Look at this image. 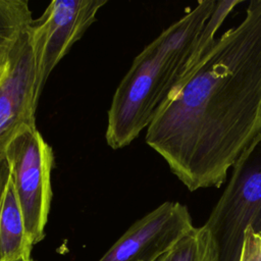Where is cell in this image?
I'll use <instances>...</instances> for the list:
<instances>
[{"mask_svg":"<svg viewBox=\"0 0 261 261\" xmlns=\"http://www.w3.org/2000/svg\"><path fill=\"white\" fill-rule=\"evenodd\" d=\"M33 246L14 187L9 179L0 205V261H23L31 257Z\"/></svg>","mask_w":261,"mask_h":261,"instance_id":"cell-8","label":"cell"},{"mask_svg":"<svg viewBox=\"0 0 261 261\" xmlns=\"http://www.w3.org/2000/svg\"><path fill=\"white\" fill-rule=\"evenodd\" d=\"M260 137L261 0H254L169 96L145 139L193 192L220 187Z\"/></svg>","mask_w":261,"mask_h":261,"instance_id":"cell-1","label":"cell"},{"mask_svg":"<svg viewBox=\"0 0 261 261\" xmlns=\"http://www.w3.org/2000/svg\"><path fill=\"white\" fill-rule=\"evenodd\" d=\"M33 21L25 0H0V63H6L11 49Z\"/></svg>","mask_w":261,"mask_h":261,"instance_id":"cell-9","label":"cell"},{"mask_svg":"<svg viewBox=\"0 0 261 261\" xmlns=\"http://www.w3.org/2000/svg\"><path fill=\"white\" fill-rule=\"evenodd\" d=\"M30 28V27H29ZM29 28L10 51L7 72L0 84V158L25 127L36 126V66Z\"/></svg>","mask_w":261,"mask_h":261,"instance_id":"cell-7","label":"cell"},{"mask_svg":"<svg viewBox=\"0 0 261 261\" xmlns=\"http://www.w3.org/2000/svg\"><path fill=\"white\" fill-rule=\"evenodd\" d=\"M158 261H219L216 245L208 229L194 226Z\"/></svg>","mask_w":261,"mask_h":261,"instance_id":"cell-10","label":"cell"},{"mask_svg":"<svg viewBox=\"0 0 261 261\" xmlns=\"http://www.w3.org/2000/svg\"><path fill=\"white\" fill-rule=\"evenodd\" d=\"M10 179V168L9 163L6 157L0 158V205L7 187V184Z\"/></svg>","mask_w":261,"mask_h":261,"instance_id":"cell-12","label":"cell"},{"mask_svg":"<svg viewBox=\"0 0 261 261\" xmlns=\"http://www.w3.org/2000/svg\"><path fill=\"white\" fill-rule=\"evenodd\" d=\"M5 157L28 234L36 245L45 237L52 199V149L37 126H29L8 144Z\"/></svg>","mask_w":261,"mask_h":261,"instance_id":"cell-4","label":"cell"},{"mask_svg":"<svg viewBox=\"0 0 261 261\" xmlns=\"http://www.w3.org/2000/svg\"><path fill=\"white\" fill-rule=\"evenodd\" d=\"M241 0H204L138 54L113 95L106 127L112 149L129 145L148 128L173 91L196 68Z\"/></svg>","mask_w":261,"mask_h":261,"instance_id":"cell-2","label":"cell"},{"mask_svg":"<svg viewBox=\"0 0 261 261\" xmlns=\"http://www.w3.org/2000/svg\"><path fill=\"white\" fill-rule=\"evenodd\" d=\"M23 261H34V260H33V259H32V258H31V257H29V258H27V259H24V260H23Z\"/></svg>","mask_w":261,"mask_h":261,"instance_id":"cell-14","label":"cell"},{"mask_svg":"<svg viewBox=\"0 0 261 261\" xmlns=\"http://www.w3.org/2000/svg\"><path fill=\"white\" fill-rule=\"evenodd\" d=\"M6 72H7V62L6 63H0V84H1L2 80L4 79Z\"/></svg>","mask_w":261,"mask_h":261,"instance_id":"cell-13","label":"cell"},{"mask_svg":"<svg viewBox=\"0 0 261 261\" xmlns=\"http://www.w3.org/2000/svg\"><path fill=\"white\" fill-rule=\"evenodd\" d=\"M239 261H261V234L251 228L245 232Z\"/></svg>","mask_w":261,"mask_h":261,"instance_id":"cell-11","label":"cell"},{"mask_svg":"<svg viewBox=\"0 0 261 261\" xmlns=\"http://www.w3.org/2000/svg\"><path fill=\"white\" fill-rule=\"evenodd\" d=\"M106 0H54L38 19H33L29 34L36 66V93L51 71L94 22Z\"/></svg>","mask_w":261,"mask_h":261,"instance_id":"cell-5","label":"cell"},{"mask_svg":"<svg viewBox=\"0 0 261 261\" xmlns=\"http://www.w3.org/2000/svg\"><path fill=\"white\" fill-rule=\"evenodd\" d=\"M204 226L214 240L219 261H239L248 228L261 234V137L233 165Z\"/></svg>","mask_w":261,"mask_h":261,"instance_id":"cell-3","label":"cell"},{"mask_svg":"<svg viewBox=\"0 0 261 261\" xmlns=\"http://www.w3.org/2000/svg\"><path fill=\"white\" fill-rule=\"evenodd\" d=\"M193 227L187 206L164 202L134 222L98 261H158Z\"/></svg>","mask_w":261,"mask_h":261,"instance_id":"cell-6","label":"cell"}]
</instances>
